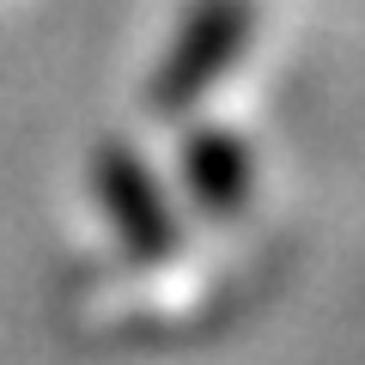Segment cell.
I'll return each instance as SVG.
<instances>
[{
	"label": "cell",
	"instance_id": "obj_2",
	"mask_svg": "<svg viewBox=\"0 0 365 365\" xmlns=\"http://www.w3.org/2000/svg\"><path fill=\"white\" fill-rule=\"evenodd\" d=\"M189 182L201 189V201L220 213H232L250 195V158L225 140H195L189 146Z\"/></svg>",
	"mask_w": 365,
	"mask_h": 365
},
{
	"label": "cell",
	"instance_id": "obj_1",
	"mask_svg": "<svg viewBox=\"0 0 365 365\" xmlns=\"http://www.w3.org/2000/svg\"><path fill=\"white\" fill-rule=\"evenodd\" d=\"M98 195H104L110 220H116L122 244H128L134 256H165V250H170V237H177L170 207H165V195L153 189V177H146V170L134 165L128 153H104Z\"/></svg>",
	"mask_w": 365,
	"mask_h": 365
}]
</instances>
